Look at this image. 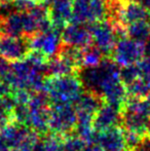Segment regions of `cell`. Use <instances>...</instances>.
Here are the masks:
<instances>
[{"label": "cell", "instance_id": "30", "mask_svg": "<svg viewBox=\"0 0 150 151\" xmlns=\"http://www.w3.org/2000/svg\"><path fill=\"white\" fill-rule=\"evenodd\" d=\"M1 22H2V17H1V14H0V26H1ZM0 33H1V30H0Z\"/></svg>", "mask_w": 150, "mask_h": 151}, {"label": "cell", "instance_id": "5", "mask_svg": "<svg viewBox=\"0 0 150 151\" xmlns=\"http://www.w3.org/2000/svg\"><path fill=\"white\" fill-rule=\"evenodd\" d=\"M76 125L77 114L74 106L70 104L50 106L48 119V129L50 133L66 138L75 133Z\"/></svg>", "mask_w": 150, "mask_h": 151}, {"label": "cell", "instance_id": "26", "mask_svg": "<svg viewBox=\"0 0 150 151\" xmlns=\"http://www.w3.org/2000/svg\"><path fill=\"white\" fill-rule=\"evenodd\" d=\"M33 2H34L35 4H45L47 3L48 1H50V0H32Z\"/></svg>", "mask_w": 150, "mask_h": 151}, {"label": "cell", "instance_id": "7", "mask_svg": "<svg viewBox=\"0 0 150 151\" xmlns=\"http://www.w3.org/2000/svg\"><path fill=\"white\" fill-rule=\"evenodd\" d=\"M144 57V44L139 43L128 36L119 37L114 45L110 58L119 67L138 64Z\"/></svg>", "mask_w": 150, "mask_h": 151}, {"label": "cell", "instance_id": "24", "mask_svg": "<svg viewBox=\"0 0 150 151\" xmlns=\"http://www.w3.org/2000/svg\"><path fill=\"white\" fill-rule=\"evenodd\" d=\"M80 151H104V150L95 143H86Z\"/></svg>", "mask_w": 150, "mask_h": 151}, {"label": "cell", "instance_id": "27", "mask_svg": "<svg viewBox=\"0 0 150 151\" xmlns=\"http://www.w3.org/2000/svg\"><path fill=\"white\" fill-rule=\"evenodd\" d=\"M9 151H32V149H26V148H16V149H11Z\"/></svg>", "mask_w": 150, "mask_h": 151}, {"label": "cell", "instance_id": "4", "mask_svg": "<svg viewBox=\"0 0 150 151\" xmlns=\"http://www.w3.org/2000/svg\"><path fill=\"white\" fill-rule=\"evenodd\" d=\"M28 120L27 127L37 133L39 136L45 135L50 132V102L45 91H37L31 93L28 102Z\"/></svg>", "mask_w": 150, "mask_h": 151}, {"label": "cell", "instance_id": "11", "mask_svg": "<svg viewBox=\"0 0 150 151\" xmlns=\"http://www.w3.org/2000/svg\"><path fill=\"white\" fill-rule=\"evenodd\" d=\"M120 123L121 113L119 108L104 103L95 114L93 120V129L96 133H100L120 127Z\"/></svg>", "mask_w": 150, "mask_h": 151}, {"label": "cell", "instance_id": "8", "mask_svg": "<svg viewBox=\"0 0 150 151\" xmlns=\"http://www.w3.org/2000/svg\"><path fill=\"white\" fill-rule=\"evenodd\" d=\"M31 52L30 39L23 36L0 33V57L7 62H20L27 59Z\"/></svg>", "mask_w": 150, "mask_h": 151}, {"label": "cell", "instance_id": "15", "mask_svg": "<svg viewBox=\"0 0 150 151\" xmlns=\"http://www.w3.org/2000/svg\"><path fill=\"white\" fill-rule=\"evenodd\" d=\"M78 70L72 64L66 61L60 56L52 57L47 60L45 64V76L46 77H54V76H63L77 74Z\"/></svg>", "mask_w": 150, "mask_h": 151}, {"label": "cell", "instance_id": "17", "mask_svg": "<svg viewBox=\"0 0 150 151\" xmlns=\"http://www.w3.org/2000/svg\"><path fill=\"white\" fill-rule=\"evenodd\" d=\"M106 57L95 44H90L81 50V68L98 66Z\"/></svg>", "mask_w": 150, "mask_h": 151}, {"label": "cell", "instance_id": "2", "mask_svg": "<svg viewBox=\"0 0 150 151\" xmlns=\"http://www.w3.org/2000/svg\"><path fill=\"white\" fill-rule=\"evenodd\" d=\"M44 91L52 105L70 104L73 105L84 91L77 74L46 77Z\"/></svg>", "mask_w": 150, "mask_h": 151}, {"label": "cell", "instance_id": "20", "mask_svg": "<svg viewBox=\"0 0 150 151\" xmlns=\"http://www.w3.org/2000/svg\"><path fill=\"white\" fill-rule=\"evenodd\" d=\"M119 77L121 82L124 86H128L135 80L141 77V72L139 65L135 64V65L130 66H124V67H120L119 70Z\"/></svg>", "mask_w": 150, "mask_h": 151}, {"label": "cell", "instance_id": "16", "mask_svg": "<svg viewBox=\"0 0 150 151\" xmlns=\"http://www.w3.org/2000/svg\"><path fill=\"white\" fill-rule=\"evenodd\" d=\"M126 36L139 43L144 44L150 36V21L132 23L126 28Z\"/></svg>", "mask_w": 150, "mask_h": 151}, {"label": "cell", "instance_id": "19", "mask_svg": "<svg viewBox=\"0 0 150 151\" xmlns=\"http://www.w3.org/2000/svg\"><path fill=\"white\" fill-rule=\"evenodd\" d=\"M126 88L128 96L130 98H140V99L150 98V84L145 81L142 77L138 78Z\"/></svg>", "mask_w": 150, "mask_h": 151}, {"label": "cell", "instance_id": "25", "mask_svg": "<svg viewBox=\"0 0 150 151\" xmlns=\"http://www.w3.org/2000/svg\"><path fill=\"white\" fill-rule=\"evenodd\" d=\"M144 56L146 58H150V36L144 43Z\"/></svg>", "mask_w": 150, "mask_h": 151}, {"label": "cell", "instance_id": "29", "mask_svg": "<svg viewBox=\"0 0 150 151\" xmlns=\"http://www.w3.org/2000/svg\"><path fill=\"white\" fill-rule=\"evenodd\" d=\"M146 136L150 138V123H149V125H148V129H147V135Z\"/></svg>", "mask_w": 150, "mask_h": 151}, {"label": "cell", "instance_id": "10", "mask_svg": "<svg viewBox=\"0 0 150 151\" xmlns=\"http://www.w3.org/2000/svg\"><path fill=\"white\" fill-rule=\"evenodd\" d=\"M61 33V31L52 28L48 31L36 34L30 40L31 50H38L48 59L57 56L62 44Z\"/></svg>", "mask_w": 150, "mask_h": 151}, {"label": "cell", "instance_id": "13", "mask_svg": "<svg viewBox=\"0 0 150 151\" xmlns=\"http://www.w3.org/2000/svg\"><path fill=\"white\" fill-rule=\"evenodd\" d=\"M90 143L99 145L104 151H126L122 127H114L108 131L94 132Z\"/></svg>", "mask_w": 150, "mask_h": 151}, {"label": "cell", "instance_id": "12", "mask_svg": "<svg viewBox=\"0 0 150 151\" xmlns=\"http://www.w3.org/2000/svg\"><path fill=\"white\" fill-rule=\"evenodd\" d=\"M62 42L78 48H84L92 44V34L88 25L70 23L61 33Z\"/></svg>", "mask_w": 150, "mask_h": 151}, {"label": "cell", "instance_id": "18", "mask_svg": "<svg viewBox=\"0 0 150 151\" xmlns=\"http://www.w3.org/2000/svg\"><path fill=\"white\" fill-rule=\"evenodd\" d=\"M17 103L14 97L7 96V97L0 98V129L10 123L12 120V112L16 107Z\"/></svg>", "mask_w": 150, "mask_h": 151}, {"label": "cell", "instance_id": "22", "mask_svg": "<svg viewBox=\"0 0 150 151\" xmlns=\"http://www.w3.org/2000/svg\"><path fill=\"white\" fill-rule=\"evenodd\" d=\"M14 91V88L6 79L0 80V98L11 96Z\"/></svg>", "mask_w": 150, "mask_h": 151}, {"label": "cell", "instance_id": "23", "mask_svg": "<svg viewBox=\"0 0 150 151\" xmlns=\"http://www.w3.org/2000/svg\"><path fill=\"white\" fill-rule=\"evenodd\" d=\"M9 69L10 65L8 64V62L0 57V80L6 79L8 73H9Z\"/></svg>", "mask_w": 150, "mask_h": 151}, {"label": "cell", "instance_id": "6", "mask_svg": "<svg viewBox=\"0 0 150 151\" xmlns=\"http://www.w3.org/2000/svg\"><path fill=\"white\" fill-rule=\"evenodd\" d=\"M105 0H73L71 23L90 25L106 21Z\"/></svg>", "mask_w": 150, "mask_h": 151}, {"label": "cell", "instance_id": "21", "mask_svg": "<svg viewBox=\"0 0 150 151\" xmlns=\"http://www.w3.org/2000/svg\"><path fill=\"white\" fill-rule=\"evenodd\" d=\"M141 77L150 84V58H145L144 60L139 62Z\"/></svg>", "mask_w": 150, "mask_h": 151}, {"label": "cell", "instance_id": "3", "mask_svg": "<svg viewBox=\"0 0 150 151\" xmlns=\"http://www.w3.org/2000/svg\"><path fill=\"white\" fill-rule=\"evenodd\" d=\"M122 129L141 136L147 135L150 123V98H130L120 108Z\"/></svg>", "mask_w": 150, "mask_h": 151}, {"label": "cell", "instance_id": "28", "mask_svg": "<svg viewBox=\"0 0 150 151\" xmlns=\"http://www.w3.org/2000/svg\"><path fill=\"white\" fill-rule=\"evenodd\" d=\"M14 0H0V3H8V2H12Z\"/></svg>", "mask_w": 150, "mask_h": 151}, {"label": "cell", "instance_id": "1", "mask_svg": "<svg viewBox=\"0 0 150 151\" xmlns=\"http://www.w3.org/2000/svg\"><path fill=\"white\" fill-rule=\"evenodd\" d=\"M120 67L111 58H104L98 66L82 67L77 76L84 91L99 96L104 103L121 108L128 99L126 88L119 77Z\"/></svg>", "mask_w": 150, "mask_h": 151}, {"label": "cell", "instance_id": "9", "mask_svg": "<svg viewBox=\"0 0 150 151\" xmlns=\"http://www.w3.org/2000/svg\"><path fill=\"white\" fill-rule=\"evenodd\" d=\"M92 34V41L103 52L106 58H110L118 37L113 27L107 21L88 25Z\"/></svg>", "mask_w": 150, "mask_h": 151}, {"label": "cell", "instance_id": "14", "mask_svg": "<svg viewBox=\"0 0 150 151\" xmlns=\"http://www.w3.org/2000/svg\"><path fill=\"white\" fill-rule=\"evenodd\" d=\"M73 0H50L48 4L50 17L54 29L62 32L72 20Z\"/></svg>", "mask_w": 150, "mask_h": 151}, {"label": "cell", "instance_id": "31", "mask_svg": "<svg viewBox=\"0 0 150 151\" xmlns=\"http://www.w3.org/2000/svg\"><path fill=\"white\" fill-rule=\"evenodd\" d=\"M0 151H7V150H2V149H0Z\"/></svg>", "mask_w": 150, "mask_h": 151}]
</instances>
